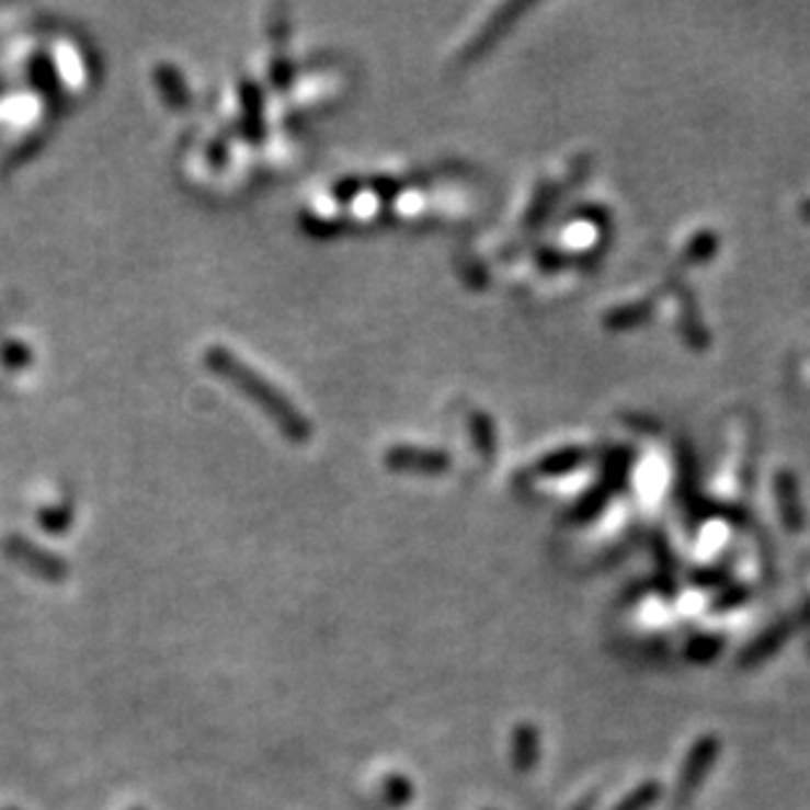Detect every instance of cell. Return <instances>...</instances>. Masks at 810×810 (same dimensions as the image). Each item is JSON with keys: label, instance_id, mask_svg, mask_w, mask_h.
<instances>
[{"label": "cell", "instance_id": "obj_1", "mask_svg": "<svg viewBox=\"0 0 810 810\" xmlns=\"http://www.w3.org/2000/svg\"><path fill=\"white\" fill-rule=\"evenodd\" d=\"M207 363H210V367L216 373L226 375V378H229L239 391H244L247 397L260 407V410L271 414L273 423H276L286 436L297 438V441H305L307 436H310V425H307L303 412H299L294 404H289L284 393H281L273 384H267L263 375H260L258 370H252V367H247L237 354L224 350V346H213V350L207 352Z\"/></svg>", "mask_w": 810, "mask_h": 810}, {"label": "cell", "instance_id": "obj_2", "mask_svg": "<svg viewBox=\"0 0 810 810\" xmlns=\"http://www.w3.org/2000/svg\"><path fill=\"white\" fill-rule=\"evenodd\" d=\"M5 554H9L16 564L30 569L32 574H37V578H43V580L58 582L69 574L64 559L53 557V554L43 551V548L32 546L30 540H24V538H9V544H5Z\"/></svg>", "mask_w": 810, "mask_h": 810}, {"label": "cell", "instance_id": "obj_3", "mask_svg": "<svg viewBox=\"0 0 810 810\" xmlns=\"http://www.w3.org/2000/svg\"><path fill=\"white\" fill-rule=\"evenodd\" d=\"M380 795H384V802L388 808H401L412 800V785L401 774H391L384 782Z\"/></svg>", "mask_w": 810, "mask_h": 810}, {"label": "cell", "instance_id": "obj_4", "mask_svg": "<svg viewBox=\"0 0 810 810\" xmlns=\"http://www.w3.org/2000/svg\"><path fill=\"white\" fill-rule=\"evenodd\" d=\"M137 810H139V808H137Z\"/></svg>", "mask_w": 810, "mask_h": 810}]
</instances>
